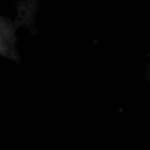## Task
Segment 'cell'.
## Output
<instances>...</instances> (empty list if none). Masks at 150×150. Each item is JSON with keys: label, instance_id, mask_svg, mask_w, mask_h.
Listing matches in <instances>:
<instances>
[{"label": "cell", "instance_id": "1", "mask_svg": "<svg viewBox=\"0 0 150 150\" xmlns=\"http://www.w3.org/2000/svg\"><path fill=\"white\" fill-rule=\"evenodd\" d=\"M0 48H2V32H0Z\"/></svg>", "mask_w": 150, "mask_h": 150}]
</instances>
